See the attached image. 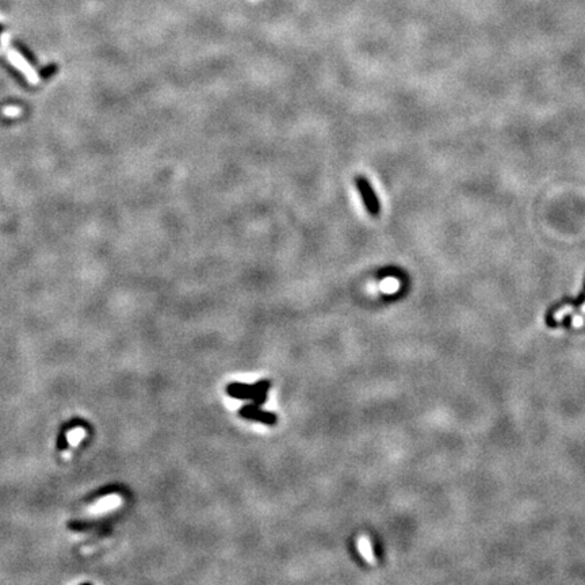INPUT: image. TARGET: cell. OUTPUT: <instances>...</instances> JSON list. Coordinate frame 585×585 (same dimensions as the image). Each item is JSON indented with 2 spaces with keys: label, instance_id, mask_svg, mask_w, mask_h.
I'll return each instance as SVG.
<instances>
[{
  "label": "cell",
  "instance_id": "6da1fadb",
  "mask_svg": "<svg viewBox=\"0 0 585 585\" xmlns=\"http://www.w3.org/2000/svg\"><path fill=\"white\" fill-rule=\"evenodd\" d=\"M355 186L361 194L366 212L371 217H378L381 214V201L380 198L377 197L370 180L363 175H358V176H355Z\"/></svg>",
  "mask_w": 585,
  "mask_h": 585
},
{
  "label": "cell",
  "instance_id": "7a4b0ae2",
  "mask_svg": "<svg viewBox=\"0 0 585 585\" xmlns=\"http://www.w3.org/2000/svg\"><path fill=\"white\" fill-rule=\"evenodd\" d=\"M8 39H10L8 34L2 35V43H3L4 49L7 51V58L10 60V62L15 66L16 69L20 71V72L25 75V78L28 79L31 84H37V83L39 82V78L38 75H37V72L31 68V65L26 61V58H25L24 56H20L15 49L7 46Z\"/></svg>",
  "mask_w": 585,
  "mask_h": 585
},
{
  "label": "cell",
  "instance_id": "3957f363",
  "mask_svg": "<svg viewBox=\"0 0 585 585\" xmlns=\"http://www.w3.org/2000/svg\"><path fill=\"white\" fill-rule=\"evenodd\" d=\"M268 382L263 381L256 384L255 386H247V385H230L228 388V393L237 399H253L258 404H263L266 400V393L268 389Z\"/></svg>",
  "mask_w": 585,
  "mask_h": 585
},
{
  "label": "cell",
  "instance_id": "277c9868",
  "mask_svg": "<svg viewBox=\"0 0 585 585\" xmlns=\"http://www.w3.org/2000/svg\"><path fill=\"white\" fill-rule=\"evenodd\" d=\"M121 505H122V497L116 493H112V495H107V496L95 501L88 508V512L92 515H105V513L115 511L116 508H120Z\"/></svg>",
  "mask_w": 585,
  "mask_h": 585
},
{
  "label": "cell",
  "instance_id": "5b68a950",
  "mask_svg": "<svg viewBox=\"0 0 585 585\" xmlns=\"http://www.w3.org/2000/svg\"><path fill=\"white\" fill-rule=\"evenodd\" d=\"M241 415L245 416V417L255 418V420H262V422L267 423V424H274V423H275V416L272 415V413L262 412L255 407L243 408V409H241Z\"/></svg>",
  "mask_w": 585,
  "mask_h": 585
},
{
  "label": "cell",
  "instance_id": "8992f818",
  "mask_svg": "<svg viewBox=\"0 0 585 585\" xmlns=\"http://www.w3.org/2000/svg\"><path fill=\"white\" fill-rule=\"evenodd\" d=\"M85 435H87V432H85V430L83 427L72 428V430L68 431V434H66V442L69 443L72 447H76L82 443L83 439L85 438Z\"/></svg>",
  "mask_w": 585,
  "mask_h": 585
},
{
  "label": "cell",
  "instance_id": "52a82bcc",
  "mask_svg": "<svg viewBox=\"0 0 585 585\" xmlns=\"http://www.w3.org/2000/svg\"><path fill=\"white\" fill-rule=\"evenodd\" d=\"M574 313V308L572 307V305H565V307L559 308V309L557 310L554 313V316H553V318H554L555 321L559 322L562 321L564 318L568 316V314H573Z\"/></svg>",
  "mask_w": 585,
  "mask_h": 585
},
{
  "label": "cell",
  "instance_id": "ba28073f",
  "mask_svg": "<svg viewBox=\"0 0 585 585\" xmlns=\"http://www.w3.org/2000/svg\"><path fill=\"white\" fill-rule=\"evenodd\" d=\"M359 549H361L362 554H363V557L366 558L367 561H370V562L374 561V557H372L371 547H370V545H368L367 539L362 538L361 541H359Z\"/></svg>",
  "mask_w": 585,
  "mask_h": 585
},
{
  "label": "cell",
  "instance_id": "9c48e42d",
  "mask_svg": "<svg viewBox=\"0 0 585 585\" xmlns=\"http://www.w3.org/2000/svg\"><path fill=\"white\" fill-rule=\"evenodd\" d=\"M584 316L582 314H574L573 313V318H572V326L573 328H576V330H578V328H581L582 325H584Z\"/></svg>",
  "mask_w": 585,
  "mask_h": 585
},
{
  "label": "cell",
  "instance_id": "30bf717a",
  "mask_svg": "<svg viewBox=\"0 0 585 585\" xmlns=\"http://www.w3.org/2000/svg\"><path fill=\"white\" fill-rule=\"evenodd\" d=\"M3 114L7 116H18L20 114L19 107H6L3 110Z\"/></svg>",
  "mask_w": 585,
  "mask_h": 585
},
{
  "label": "cell",
  "instance_id": "8fae6325",
  "mask_svg": "<svg viewBox=\"0 0 585 585\" xmlns=\"http://www.w3.org/2000/svg\"><path fill=\"white\" fill-rule=\"evenodd\" d=\"M580 314H582V316H584V317H585V302L582 303L581 308H580Z\"/></svg>",
  "mask_w": 585,
  "mask_h": 585
}]
</instances>
